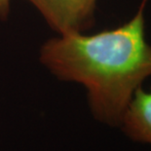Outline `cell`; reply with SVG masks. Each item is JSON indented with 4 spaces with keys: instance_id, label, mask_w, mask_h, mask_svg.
Returning a JSON list of instances; mask_svg holds the SVG:
<instances>
[{
    "instance_id": "6da1fadb",
    "label": "cell",
    "mask_w": 151,
    "mask_h": 151,
    "mask_svg": "<svg viewBox=\"0 0 151 151\" xmlns=\"http://www.w3.org/2000/svg\"><path fill=\"white\" fill-rule=\"evenodd\" d=\"M113 29L87 35L62 34L48 40L40 60L58 78L83 85L95 119L120 126L132 98L151 77V45L145 38V7Z\"/></svg>"
},
{
    "instance_id": "7a4b0ae2",
    "label": "cell",
    "mask_w": 151,
    "mask_h": 151,
    "mask_svg": "<svg viewBox=\"0 0 151 151\" xmlns=\"http://www.w3.org/2000/svg\"><path fill=\"white\" fill-rule=\"evenodd\" d=\"M48 24L62 34L83 32L95 22L97 0H28Z\"/></svg>"
},
{
    "instance_id": "3957f363",
    "label": "cell",
    "mask_w": 151,
    "mask_h": 151,
    "mask_svg": "<svg viewBox=\"0 0 151 151\" xmlns=\"http://www.w3.org/2000/svg\"><path fill=\"white\" fill-rule=\"evenodd\" d=\"M119 127L132 141L151 145V87L134 92Z\"/></svg>"
},
{
    "instance_id": "277c9868",
    "label": "cell",
    "mask_w": 151,
    "mask_h": 151,
    "mask_svg": "<svg viewBox=\"0 0 151 151\" xmlns=\"http://www.w3.org/2000/svg\"><path fill=\"white\" fill-rule=\"evenodd\" d=\"M10 2L11 0H0V18L2 20H6L10 11Z\"/></svg>"
}]
</instances>
